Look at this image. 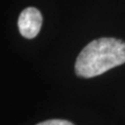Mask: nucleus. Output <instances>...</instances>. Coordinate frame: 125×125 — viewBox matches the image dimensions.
Returning a JSON list of instances; mask_svg holds the SVG:
<instances>
[{"instance_id": "nucleus-1", "label": "nucleus", "mask_w": 125, "mask_h": 125, "mask_svg": "<svg viewBox=\"0 0 125 125\" xmlns=\"http://www.w3.org/2000/svg\"><path fill=\"white\" fill-rule=\"evenodd\" d=\"M125 64V42L115 38L94 40L78 54L75 62L77 76L92 78Z\"/></svg>"}, {"instance_id": "nucleus-2", "label": "nucleus", "mask_w": 125, "mask_h": 125, "mask_svg": "<svg viewBox=\"0 0 125 125\" xmlns=\"http://www.w3.org/2000/svg\"><path fill=\"white\" fill-rule=\"evenodd\" d=\"M42 22V14L36 7H27L23 10L18 19V27L21 36L26 39L36 38L41 30Z\"/></svg>"}, {"instance_id": "nucleus-3", "label": "nucleus", "mask_w": 125, "mask_h": 125, "mask_svg": "<svg viewBox=\"0 0 125 125\" xmlns=\"http://www.w3.org/2000/svg\"><path fill=\"white\" fill-rule=\"evenodd\" d=\"M37 125H74L70 121L67 120H60V119H54V120H47L44 122H41Z\"/></svg>"}]
</instances>
